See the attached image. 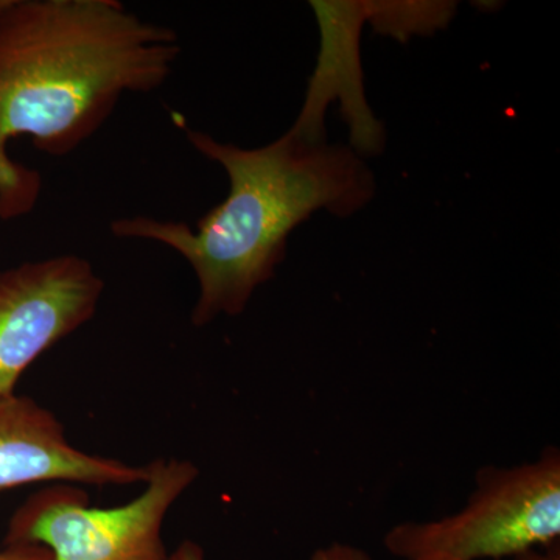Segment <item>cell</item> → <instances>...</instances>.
<instances>
[{
	"label": "cell",
	"instance_id": "6da1fadb",
	"mask_svg": "<svg viewBox=\"0 0 560 560\" xmlns=\"http://www.w3.org/2000/svg\"><path fill=\"white\" fill-rule=\"evenodd\" d=\"M179 55L178 33L119 0H0V219L31 212L40 191L11 140L68 156L124 95L164 86Z\"/></svg>",
	"mask_w": 560,
	"mask_h": 560
},
{
	"label": "cell",
	"instance_id": "7a4b0ae2",
	"mask_svg": "<svg viewBox=\"0 0 560 560\" xmlns=\"http://www.w3.org/2000/svg\"><path fill=\"white\" fill-rule=\"evenodd\" d=\"M201 156L226 172L230 191L191 230L180 221L125 217L110 223L119 238L158 242L180 254L198 279L191 312L197 327L237 316L285 257L291 232L318 210L359 212L375 194L374 175L350 147L290 128L275 142L242 149L205 131H187Z\"/></svg>",
	"mask_w": 560,
	"mask_h": 560
},
{
	"label": "cell",
	"instance_id": "3957f363",
	"mask_svg": "<svg viewBox=\"0 0 560 560\" xmlns=\"http://www.w3.org/2000/svg\"><path fill=\"white\" fill-rule=\"evenodd\" d=\"M560 536V453L521 466L478 470L466 506L440 521L405 522L385 536L400 560L517 558Z\"/></svg>",
	"mask_w": 560,
	"mask_h": 560
},
{
	"label": "cell",
	"instance_id": "277c9868",
	"mask_svg": "<svg viewBox=\"0 0 560 560\" xmlns=\"http://www.w3.org/2000/svg\"><path fill=\"white\" fill-rule=\"evenodd\" d=\"M198 474L191 460H153L143 492L108 510L91 506L84 490L58 482L14 512L5 545H40L51 560H168L162 525Z\"/></svg>",
	"mask_w": 560,
	"mask_h": 560
},
{
	"label": "cell",
	"instance_id": "5b68a950",
	"mask_svg": "<svg viewBox=\"0 0 560 560\" xmlns=\"http://www.w3.org/2000/svg\"><path fill=\"white\" fill-rule=\"evenodd\" d=\"M105 282L75 254L27 261L0 272V396L46 350L97 312Z\"/></svg>",
	"mask_w": 560,
	"mask_h": 560
},
{
	"label": "cell",
	"instance_id": "8992f818",
	"mask_svg": "<svg viewBox=\"0 0 560 560\" xmlns=\"http://www.w3.org/2000/svg\"><path fill=\"white\" fill-rule=\"evenodd\" d=\"M149 477L150 464L130 466L73 447L57 416L31 397L0 396V490L46 481L145 485Z\"/></svg>",
	"mask_w": 560,
	"mask_h": 560
},
{
	"label": "cell",
	"instance_id": "52a82bcc",
	"mask_svg": "<svg viewBox=\"0 0 560 560\" xmlns=\"http://www.w3.org/2000/svg\"><path fill=\"white\" fill-rule=\"evenodd\" d=\"M323 32L318 66L308 86L307 98L293 130L305 138L326 139L324 113L327 103L341 98L357 153L382 150V125L364 101L360 68V33L366 21V2H313Z\"/></svg>",
	"mask_w": 560,
	"mask_h": 560
},
{
	"label": "cell",
	"instance_id": "ba28073f",
	"mask_svg": "<svg viewBox=\"0 0 560 560\" xmlns=\"http://www.w3.org/2000/svg\"><path fill=\"white\" fill-rule=\"evenodd\" d=\"M453 5L447 3L366 2V21L375 28L394 36L431 32L452 18Z\"/></svg>",
	"mask_w": 560,
	"mask_h": 560
},
{
	"label": "cell",
	"instance_id": "9c48e42d",
	"mask_svg": "<svg viewBox=\"0 0 560 560\" xmlns=\"http://www.w3.org/2000/svg\"><path fill=\"white\" fill-rule=\"evenodd\" d=\"M311 560H372L366 551L348 544H335L320 547L313 552Z\"/></svg>",
	"mask_w": 560,
	"mask_h": 560
},
{
	"label": "cell",
	"instance_id": "30bf717a",
	"mask_svg": "<svg viewBox=\"0 0 560 560\" xmlns=\"http://www.w3.org/2000/svg\"><path fill=\"white\" fill-rule=\"evenodd\" d=\"M0 560H51L50 551L40 545H5Z\"/></svg>",
	"mask_w": 560,
	"mask_h": 560
},
{
	"label": "cell",
	"instance_id": "8fae6325",
	"mask_svg": "<svg viewBox=\"0 0 560 560\" xmlns=\"http://www.w3.org/2000/svg\"><path fill=\"white\" fill-rule=\"evenodd\" d=\"M168 560H205V551L197 541L186 540L168 556Z\"/></svg>",
	"mask_w": 560,
	"mask_h": 560
},
{
	"label": "cell",
	"instance_id": "7c38bea8",
	"mask_svg": "<svg viewBox=\"0 0 560 560\" xmlns=\"http://www.w3.org/2000/svg\"><path fill=\"white\" fill-rule=\"evenodd\" d=\"M515 560H560L559 550L556 548L555 550L548 552H539L536 550H529L523 552V555L517 556Z\"/></svg>",
	"mask_w": 560,
	"mask_h": 560
}]
</instances>
